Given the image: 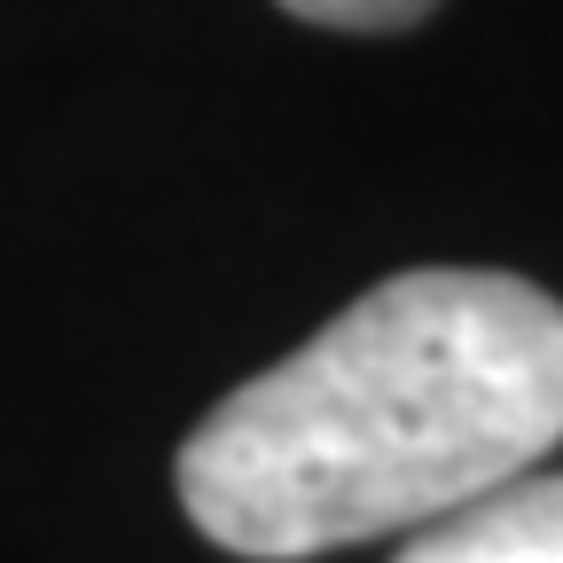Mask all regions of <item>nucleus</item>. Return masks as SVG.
Returning a JSON list of instances; mask_svg holds the SVG:
<instances>
[{
  "label": "nucleus",
  "instance_id": "1",
  "mask_svg": "<svg viewBox=\"0 0 563 563\" xmlns=\"http://www.w3.org/2000/svg\"><path fill=\"white\" fill-rule=\"evenodd\" d=\"M555 439L563 306L525 274L415 266L203 415L180 509L228 555L290 563L439 525Z\"/></svg>",
  "mask_w": 563,
  "mask_h": 563
},
{
  "label": "nucleus",
  "instance_id": "2",
  "mask_svg": "<svg viewBox=\"0 0 563 563\" xmlns=\"http://www.w3.org/2000/svg\"><path fill=\"white\" fill-rule=\"evenodd\" d=\"M391 563H563V470L477 493L454 517L422 525Z\"/></svg>",
  "mask_w": 563,
  "mask_h": 563
},
{
  "label": "nucleus",
  "instance_id": "3",
  "mask_svg": "<svg viewBox=\"0 0 563 563\" xmlns=\"http://www.w3.org/2000/svg\"><path fill=\"white\" fill-rule=\"evenodd\" d=\"M290 16L329 24V32H407L439 9V0H282Z\"/></svg>",
  "mask_w": 563,
  "mask_h": 563
}]
</instances>
